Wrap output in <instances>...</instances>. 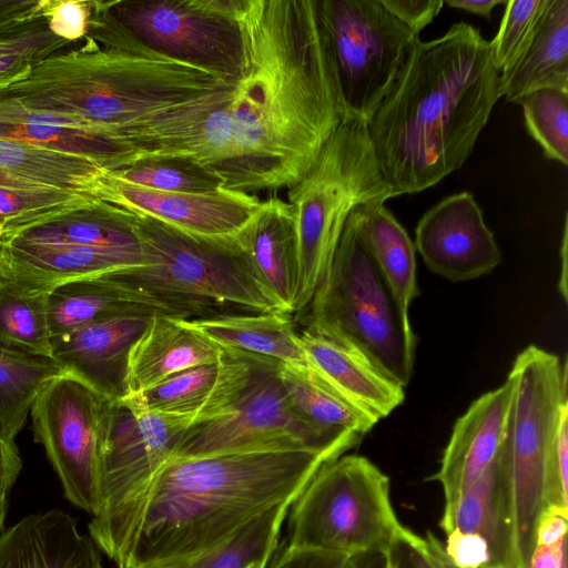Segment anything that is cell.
Returning <instances> with one entry per match:
<instances>
[{
	"instance_id": "obj_1",
	"label": "cell",
	"mask_w": 568,
	"mask_h": 568,
	"mask_svg": "<svg viewBox=\"0 0 568 568\" xmlns=\"http://www.w3.org/2000/svg\"><path fill=\"white\" fill-rule=\"evenodd\" d=\"M231 8L245 67L203 100L195 159L224 189H290L346 116L316 0H231Z\"/></svg>"
},
{
	"instance_id": "obj_2",
	"label": "cell",
	"mask_w": 568,
	"mask_h": 568,
	"mask_svg": "<svg viewBox=\"0 0 568 568\" xmlns=\"http://www.w3.org/2000/svg\"><path fill=\"white\" fill-rule=\"evenodd\" d=\"M503 97L490 42L466 22L408 50L366 121L393 196L429 189L458 170Z\"/></svg>"
},
{
	"instance_id": "obj_3",
	"label": "cell",
	"mask_w": 568,
	"mask_h": 568,
	"mask_svg": "<svg viewBox=\"0 0 568 568\" xmlns=\"http://www.w3.org/2000/svg\"><path fill=\"white\" fill-rule=\"evenodd\" d=\"M338 457L300 449L172 457L154 478L118 565L168 568L212 551L263 513L293 503Z\"/></svg>"
},
{
	"instance_id": "obj_4",
	"label": "cell",
	"mask_w": 568,
	"mask_h": 568,
	"mask_svg": "<svg viewBox=\"0 0 568 568\" xmlns=\"http://www.w3.org/2000/svg\"><path fill=\"white\" fill-rule=\"evenodd\" d=\"M229 83L151 51L124 29L113 47L85 36L81 47L54 53L23 75L0 83V93L113 134Z\"/></svg>"
},
{
	"instance_id": "obj_5",
	"label": "cell",
	"mask_w": 568,
	"mask_h": 568,
	"mask_svg": "<svg viewBox=\"0 0 568 568\" xmlns=\"http://www.w3.org/2000/svg\"><path fill=\"white\" fill-rule=\"evenodd\" d=\"M136 231L144 264L110 275L153 313L183 321L286 314L235 236L195 235L139 215Z\"/></svg>"
},
{
	"instance_id": "obj_6",
	"label": "cell",
	"mask_w": 568,
	"mask_h": 568,
	"mask_svg": "<svg viewBox=\"0 0 568 568\" xmlns=\"http://www.w3.org/2000/svg\"><path fill=\"white\" fill-rule=\"evenodd\" d=\"M353 211L302 313L306 315L305 326L354 348L404 388L413 375L416 337L409 316L400 311L359 236Z\"/></svg>"
},
{
	"instance_id": "obj_7",
	"label": "cell",
	"mask_w": 568,
	"mask_h": 568,
	"mask_svg": "<svg viewBox=\"0 0 568 568\" xmlns=\"http://www.w3.org/2000/svg\"><path fill=\"white\" fill-rule=\"evenodd\" d=\"M287 195L300 270L294 314L300 315L325 274L352 211L393 197L379 171L366 122L345 116Z\"/></svg>"
},
{
	"instance_id": "obj_8",
	"label": "cell",
	"mask_w": 568,
	"mask_h": 568,
	"mask_svg": "<svg viewBox=\"0 0 568 568\" xmlns=\"http://www.w3.org/2000/svg\"><path fill=\"white\" fill-rule=\"evenodd\" d=\"M182 416L141 412L124 399H105L100 423L99 508L89 536L120 564L129 548L150 487L185 432Z\"/></svg>"
},
{
	"instance_id": "obj_9",
	"label": "cell",
	"mask_w": 568,
	"mask_h": 568,
	"mask_svg": "<svg viewBox=\"0 0 568 568\" xmlns=\"http://www.w3.org/2000/svg\"><path fill=\"white\" fill-rule=\"evenodd\" d=\"M287 517V546L349 557L384 551L402 526L388 477L358 455L323 467L290 505Z\"/></svg>"
},
{
	"instance_id": "obj_10",
	"label": "cell",
	"mask_w": 568,
	"mask_h": 568,
	"mask_svg": "<svg viewBox=\"0 0 568 568\" xmlns=\"http://www.w3.org/2000/svg\"><path fill=\"white\" fill-rule=\"evenodd\" d=\"M508 377L514 399L505 444L511 484L517 547L524 567L535 546L550 445L561 405L568 399L567 363L538 346L523 349Z\"/></svg>"
},
{
	"instance_id": "obj_11",
	"label": "cell",
	"mask_w": 568,
	"mask_h": 568,
	"mask_svg": "<svg viewBox=\"0 0 568 568\" xmlns=\"http://www.w3.org/2000/svg\"><path fill=\"white\" fill-rule=\"evenodd\" d=\"M250 357L251 379L239 400L224 415L190 427L172 457L257 449L314 450L343 456L364 437L354 432L326 430L305 419L282 385L280 363Z\"/></svg>"
},
{
	"instance_id": "obj_12",
	"label": "cell",
	"mask_w": 568,
	"mask_h": 568,
	"mask_svg": "<svg viewBox=\"0 0 568 568\" xmlns=\"http://www.w3.org/2000/svg\"><path fill=\"white\" fill-rule=\"evenodd\" d=\"M346 116L365 122L418 39L381 0H316Z\"/></svg>"
},
{
	"instance_id": "obj_13",
	"label": "cell",
	"mask_w": 568,
	"mask_h": 568,
	"mask_svg": "<svg viewBox=\"0 0 568 568\" xmlns=\"http://www.w3.org/2000/svg\"><path fill=\"white\" fill-rule=\"evenodd\" d=\"M106 6L151 51L229 82L243 74L245 45L231 0H120Z\"/></svg>"
},
{
	"instance_id": "obj_14",
	"label": "cell",
	"mask_w": 568,
	"mask_h": 568,
	"mask_svg": "<svg viewBox=\"0 0 568 568\" xmlns=\"http://www.w3.org/2000/svg\"><path fill=\"white\" fill-rule=\"evenodd\" d=\"M105 397L65 374L47 383L31 406L34 439L64 497L91 517L99 508L100 423Z\"/></svg>"
},
{
	"instance_id": "obj_15",
	"label": "cell",
	"mask_w": 568,
	"mask_h": 568,
	"mask_svg": "<svg viewBox=\"0 0 568 568\" xmlns=\"http://www.w3.org/2000/svg\"><path fill=\"white\" fill-rule=\"evenodd\" d=\"M439 525L458 568H523L505 445Z\"/></svg>"
},
{
	"instance_id": "obj_16",
	"label": "cell",
	"mask_w": 568,
	"mask_h": 568,
	"mask_svg": "<svg viewBox=\"0 0 568 568\" xmlns=\"http://www.w3.org/2000/svg\"><path fill=\"white\" fill-rule=\"evenodd\" d=\"M414 245L432 272L453 282L488 274L501 261L481 209L466 191L443 199L420 217Z\"/></svg>"
},
{
	"instance_id": "obj_17",
	"label": "cell",
	"mask_w": 568,
	"mask_h": 568,
	"mask_svg": "<svg viewBox=\"0 0 568 568\" xmlns=\"http://www.w3.org/2000/svg\"><path fill=\"white\" fill-rule=\"evenodd\" d=\"M104 201L135 215L207 237L235 236L262 203L255 195L229 189L175 193L139 187L113 179L110 171Z\"/></svg>"
},
{
	"instance_id": "obj_18",
	"label": "cell",
	"mask_w": 568,
	"mask_h": 568,
	"mask_svg": "<svg viewBox=\"0 0 568 568\" xmlns=\"http://www.w3.org/2000/svg\"><path fill=\"white\" fill-rule=\"evenodd\" d=\"M514 384L506 382L485 393L460 416L433 477L444 493L442 518L447 517L462 495L478 479L501 452L508 433Z\"/></svg>"
},
{
	"instance_id": "obj_19",
	"label": "cell",
	"mask_w": 568,
	"mask_h": 568,
	"mask_svg": "<svg viewBox=\"0 0 568 568\" xmlns=\"http://www.w3.org/2000/svg\"><path fill=\"white\" fill-rule=\"evenodd\" d=\"M153 315L120 314L52 337L51 357L103 397L123 398L130 351Z\"/></svg>"
},
{
	"instance_id": "obj_20",
	"label": "cell",
	"mask_w": 568,
	"mask_h": 568,
	"mask_svg": "<svg viewBox=\"0 0 568 568\" xmlns=\"http://www.w3.org/2000/svg\"><path fill=\"white\" fill-rule=\"evenodd\" d=\"M252 367L248 355L226 351L216 362L189 368L122 399L141 412L187 417L197 425L232 408L250 383Z\"/></svg>"
},
{
	"instance_id": "obj_21",
	"label": "cell",
	"mask_w": 568,
	"mask_h": 568,
	"mask_svg": "<svg viewBox=\"0 0 568 568\" xmlns=\"http://www.w3.org/2000/svg\"><path fill=\"white\" fill-rule=\"evenodd\" d=\"M143 264L141 251L0 242V283L22 294H49L77 280Z\"/></svg>"
},
{
	"instance_id": "obj_22",
	"label": "cell",
	"mask_w": 568,
	"mask_h": 568,
	"mask_svg": "<svg viewBox=\"0 0 568 568\" xmlns=\"http://www.w3.org/2000/svg\"><path fill=\"white\" fill-rule=\"evenodd\" d=\"M0 568H103L101 552L61 509L30 514L0 535Z\"/></svg>"
},
{
	"instance_id": "obj_23",
	"label": "cell",
	"mask_w": 568,
	"mask_h": 568,
	"mask_svg": "<svg viewBox=\"0 0 568 568\" xmlns=\"http://www.w3.org/2000/svg\"><path fill=\"white\" fill-rule=\"evenodd\" d=\"M308 365L351 404L379 420L405 398L404 388L354 348L305 326L298 333Z\"/></svg>"
},
{
	"instance_id": "obj_24",
	"label": "cell",
	"mask_w": 568,
	"mask_h": 568,
	"mask_svg": "<svg viewBox=\"0 0 568 568\" xmlns=\"http://www.w3.org/2000/svg\"><path fill=\"white\" fill-rule=\"evenodd\" d=\"M225 353L186 321L154 314L130 351L126 395L146 390L189 368L216 362Z\"/></svg>"
},
{
	"instance_id": "obj_25",
	"label": "cell",
	"mask_w": 568,
	"mask_h": 568,
	"mask_svg": "<svg viewBox=\"0 0 568 568\" xmlns=\"http://www.w3.org/2000/svg\"><path fill=\"white\" fill-rule=\"evenodd\" d=\"M235 237L283 311L294 314L300 270L291 204L280 197L262 201Z\"/></svg>"
},
{
	"instance_id": "obj_26",
	"label": "cell",
	"mask_w": 568,
	"mask_h": 568,
	"mask_svg": "<svg viewBox=\"0 0 568 568\" xmlns=\"http://www.w3.org/2000/svg\"><path fill=\"white\" fill-rule=\"evenodd\" d=\"M0 242L141 251L136 215L102 200L3 229Z\"/></svg>"
},
{
	"instance_id": "obj_27",
	"label": "cell",
	"mask_w": 568,
	"mask_h": 568,
	"mask_svg": "<svg viewBox=\"0 0 568 568\" xmlns=\"http://www.w3.org/2000/svg\"><path fill=\"white\" fill-rule=\"evenodd\" d=\"M0 140L73 153L112 172L122 166L114 136L63 114L28 108L0 93Z\"/></svg>"
},
{
	"instance_id": "obj_28",
	"label": "cell",
	"mask_w": 568,
	"mask_h": 568,
	"mask_svg": "<svg viewBox=\"0 0 568 568\" xmlns=\"http://www.w3.org/2000/svg\"><path fill=\"white\" fill-rule=\"evenodd\" d=\"M108 175L82 155L0 140V186L55 187L104 201Z\"/></svg>"
},
{
	"instance_id": "obj_29",
	"label": "cell",
	"mask_w": 568,
	"mask_h": 568,
	"mask_svg": "<svg viewBox=\"0 0 568 568\" xmlns=\"http://www.w3.org/2000/svg\"><path fill=\"white\" fill-rule=\"evenodd\" d=\"M503 97L519 100L539 89L568 90V0H547L531 42L518 62L500 73Z\"/></svg>"
},
{
	"instance_id": "obj_30",
	"label": "cell",
	"mask_w": 568,
	"mask_h": 568,
	"mask_svg": "<svg viewBox=\"0 0 568 568\" xmlns=\"http://www.w3.org/2000/svg\"><path fill=\"white\" fill-rule=\"evenodd\" d=\"M290 316L284 313H254L186 322L224 351L292 366H308Z\"/></svg>"
},
{
	"instance_id": "obj_31",
	"label": "cell",
	"mask_w": 568,
	"mask_h": 568,
	"mask_svg": "<svg viewBox=\"0 0 568 568\" xmlns=\"http://www.w3.org/2000/svg\"><path fill=\"white\" fill-rule=\"evenodd\" d=\"M356 226L364 244L390 287L400 311L408 316L418 296L415 245L383 202L354 209Z\"/></svg>"
},
{
	"instance_id": "obj_32",
	"label": "cell",
	"mask_w": 568,
	"mask_h": 568,
	"mask_svg": "<svg viewBox=\"0 0 568 568\" xmlns=\"http://www.w3.org/2000/svg\"><path fill=\"white\" fill-rule=\"evenodd\" d=\"M47 310L52 337L120 314L153 313L138 304L110 272L57 287L47 296Z\"/></svg>"
},
{
	"instance_id": "obj_33",
	"label": "cell",
	"mask_w": 568,
	"mask_h": 568,
	"mask_svg": "<svg viewBox=\"0 0 568 568\" xmlns=\"http://www.w3.org/2000/svg\"><path fill=\"white\" fill-rule=\"evenodd\" d=\"M69 43L50 31L44 0L0 2V83L23 75Z\"/></svg>"
},
{
	"instance_id": "obj_34",
	"label": "cell",
	"mask_w": 568,
	"mask_h": 568,
	"mask_svg": "<svg viewBox=\"0 0 568 568\" xmlns=\"http://www.w3.org/2000/svg\"><path fill=\"white\" fill-rule=\"evenodd\" d=\"M277 371L291 403L312 424L331 432L364 436L378 422L342 397L310 365L280 363Z\"/></svg>"
},
{
	"instance_id": "obj_35",
	"label": "cell",
	"mask_w": 568,
	"mask_h": 568,
	"mask_svg": "<svg viewBox=\"0 0 568 568\" xmlns=\"http://www.w3.org/2000/svg\"><path fill=\"white\" fill-rule=\"evenodd\" d=\"M65 374L51 356L0 346V436L14 440L43 386Z\"/></svg>"
},
{
	"instance_id": "obj_36",
	"label": "cell",
	"mask_w": 568,
	"mask_h": 568,
	"mask_svg": "<svg viewBox=\"0 0 568 568\" xmlns=\"http://www.w3.org/2000/svg\"><path fill=\"white\" fill-rule=\"evenodd\" d=\"M292 503L275 506L212 551L168 568H247L268 561L278 546L281 528ZM118 568H132L118 565Z\"/></svg>"
},
{
	"instance_id": "obj_37",
	"label": "cell",
	"mask_w": 568,
	"mask_h": 568,
	"mask_svg": "<svg viewBox=\"0 0 568 568\" xmlns=\"http://www.w3.org/2000/svg\"><path fill=\"white\" fill-rule=\"evenodd\" d=\"M48 294H22L0 283V346L51 356Z\"/></svg>"
},
{
	"instance_id": "obj_38",
	"label": "cell",
	"mask_w": 568,
	"mask_h": 568,
	"mask_svg": "<svg viewBox=\"0 0 568 568\" xmlns=\"http://www.w3.org/2000/svg\"><path fill=\"white\" fill-rule=\"evenodd\" d=\"M110 174L123 183L161 192L210 193L224 189L215 173L179 158L142 159Z\"/></svg>"
},
{
	"instance_id": "obj_39",
	"label": "cell",
	"mask_w": 568,
	"mask_h": 568,
	"mask_svg": "<svg viewBox=\"0 0 568 568\" xmlns=\"http://www.w3.org/2000/svg\"><path fill=\"white\" fill-rule=\"evenodd\" d=\"M527 130L549 160L568 164V90L545 88L524 95Z\"/></svg>"
},
{
	"instance_id": "obj_40",
	"label": "cell",
	"mask_w": 568,
	"mask_h": 568,
	"mask_svg": "<svg viewBox=\"0 0 568 568\" xmlns=\"http://www.w3.org/2000/svg\"><path fill=\"white\" fill-rule=\"evenodd\" d=\"M98 200L101 199L55 187L0 186V221L8 229Z\"/></svg>"
},
{
	"instance_id": "obj_41",
	"label": "cell",
	"mask_w": 568,
	"mask_h": 568,
	"mask_svg": "<svg viewBox=\"0 0 568 568\" xmlns=\"http://www.w3.org/2000/svg\"><path fill=\"white\" fill-rule=\"evenodd\" d=\"M547 0H509L499 30L490 41L496 68L510 70L525 53L538 28Z\"/></svg>"
},
{
	"instance_id": "obj_42",
	"label": "cell",
	"mask_w": 568,
	"mask_h": 568,
	"mask_svg": "<svg viewBox=\"0 0 568 568\" xmlns=\"http://www.w3.org/2000/svg\"><path fill=\"white\" fill-rule=\"evenodd\" d=\"M567 515L546 508L541 514L535 546L523 568H567Z\"/></svg>"
},
{
	"instance_id": "obj_43",
	"label": "cell",
	"mask_w": 568,
	"mask_h": 568,
	"mask_svg": "<svg viewBox=\"0 0 568 568\" xmlns=\"http://www.w3.org/2000/svg\"><path fill=\"white\" fill-rule=\"evenodd\" d=\"M385 568H439L425 537L400 526L385 550Z\"/></svg>"
},
{
	"instance_id": "obj_44",
	"label": "cell",
	"mask_w": 568,
	"mask_h": 568,
	"mask_svg": "<svg viewBox=\"0 0 568 568\" xmlns=\"http://www.w3.org/2000/svg\"><path fill=\"white\" fill-rule=\"evenodd\" d=\"M45 17L54 36L68 42L78 41L88 33L90 1L45 0Z\"/></svg>"
},
{
	"instance_id": "obj_45",
	"label": "cell",
	"mask_w": 568,
	"mask_h": 568,
	"mask_svg": "<svg viewBox=\"0 0 568 568\" xmlns=\"http://www.w3.org/2000/svg\"><path fill=\"white\" fill-rule=\"evenodd\" d=\"M265 568H354V557L328 551L290 547L274 550Z\"/></svg>"
},
{
	"instance_id": "obj_46",
	"label": "cell",
	"mask_w": 568,
	"mask_h": 568,
	"mask_svg": "<svg viewBox=\"0 0 568 568\" xmlns=\"http://www.w3.org/2000/svg\"><path fill=\"white\" fill-rule=\"evenodd\" d=\"M381 2L416 36L433 22L444 6L442 0H381Z\"/></svg>"
},
{
	"instance_id": "obj_47",
	"label": "cell",
	"mask_w": 568,
	"mask_h": 568,
	"mask_svg": "<svg viewBox=\"0 0 568 568\" xmlns=\"http://www.w3.org/2000/svg\"><path fill=\"white\" fill-rule=\"evenodd\" d=\"M21 468L22 462L14 440L0 436V498L7 497Z\"/></svg>"
},
{
	"instance_id": "obj_48",
	"label": "cell",
	"mask_w": 568,
	"mask_h": 568,
	"mask_svg": "<svg viewBox=\"0 0 568 568\" xmlns=\"http://www.w3.org/2000/svg\"><path fill=\"white\" fill-rule=\"evenodd\" d=\"M504 0H446L444 1L450 8L459 9L474 13L485 19H489L493 9L500 3H505Z\"/></svg>"
},
{
	"instance_id": "obj_49",
	"label": "cell",
	"mask_w": 568,
	"mask_h": 568,
	"mask_svg": "<svg viewBox=\"0 0 568 568\" xmlns=\"http://www.w3.org/2000/svg\"><path fill=\"white\" fill-rule=\"evenodd\" d=\"M386 560L383 550H372L354 556V568H385Z\"/></svg>"
},
{
	"instance_id": "obj_50",
	"label": "cell",
	"mask_w": 568,
	"mask_h": 568,
	"mask_svg": "<svg viewBox=\"0 0 568 568\" xmlns=\"http://www.w3.org/2000/svg\"><path fill=\"white\" fill-rule=\"evenodd\" d=\"M425 539L439 568H458L448 558L444 550L443 542L436 536L432 532H427Z\"/></svg>"
},
{
	"instance_id": "obj_51",
	"label": "cell",
	"mask_w": 568,
	"mask_h": 568,
	"mask_svg": "<svg viewBox=\"0 0 568 568\" xmlns=\"http://www.w3.org/2000/svg\"><path fill=\"white\" fill-rule=\"evenodd\" d=\"M561 263H562V271H561V277L559 283L560 292L562 293L564 298H566V261H567V219L565 220L564 225V236H562V245H561Z\"/></svg>"
},
{
	"instance_id": "obj_52",
	"label": "cell",
	"mask_w": 568,
	"mask_h": 568,
	"mask_svg": "<svg viewBox=\"0 0 568 568\" xmlns=\"http://www.w3.org/2000/svg\"><path fill=\"white\" fill-rule=\"evenodd\" d=\"M7 497H1L0 498V530L2 528V525H3V521H4V518H6V514H7Z\"/></svg>"
},
{
	"instance_id": "obj_53",
	"label": "cell",
	"mask_w": 568,
	"mask_h": 568,
	"mask_svg": "<svg viewBox=\"0 0 568 568\" xmlns=\"http://www.w3.org/2000/svg\"><path fill=\"white\" fill-rule=\"evenodd\" d=\"M268 561H261V562H255L251 566H248L247 568H265L266 565H267Z\"/></svg>"
},
{
	"instance_id": "obj_54",
	"label": "cell",
	"mask_w": 568,
	"mask_h": 568,
	"mask_svg": "<svg viewBox=\"0 0 568 568\" xmlns=\"http://www.w3.org/2000/svg\"><path fill=\"white\" fill-rule=\"evenodd\" d=\"M2 230H3V224H2V222L0 221V239H1V235H2Z\"/></svg>"
}]
</instances>
